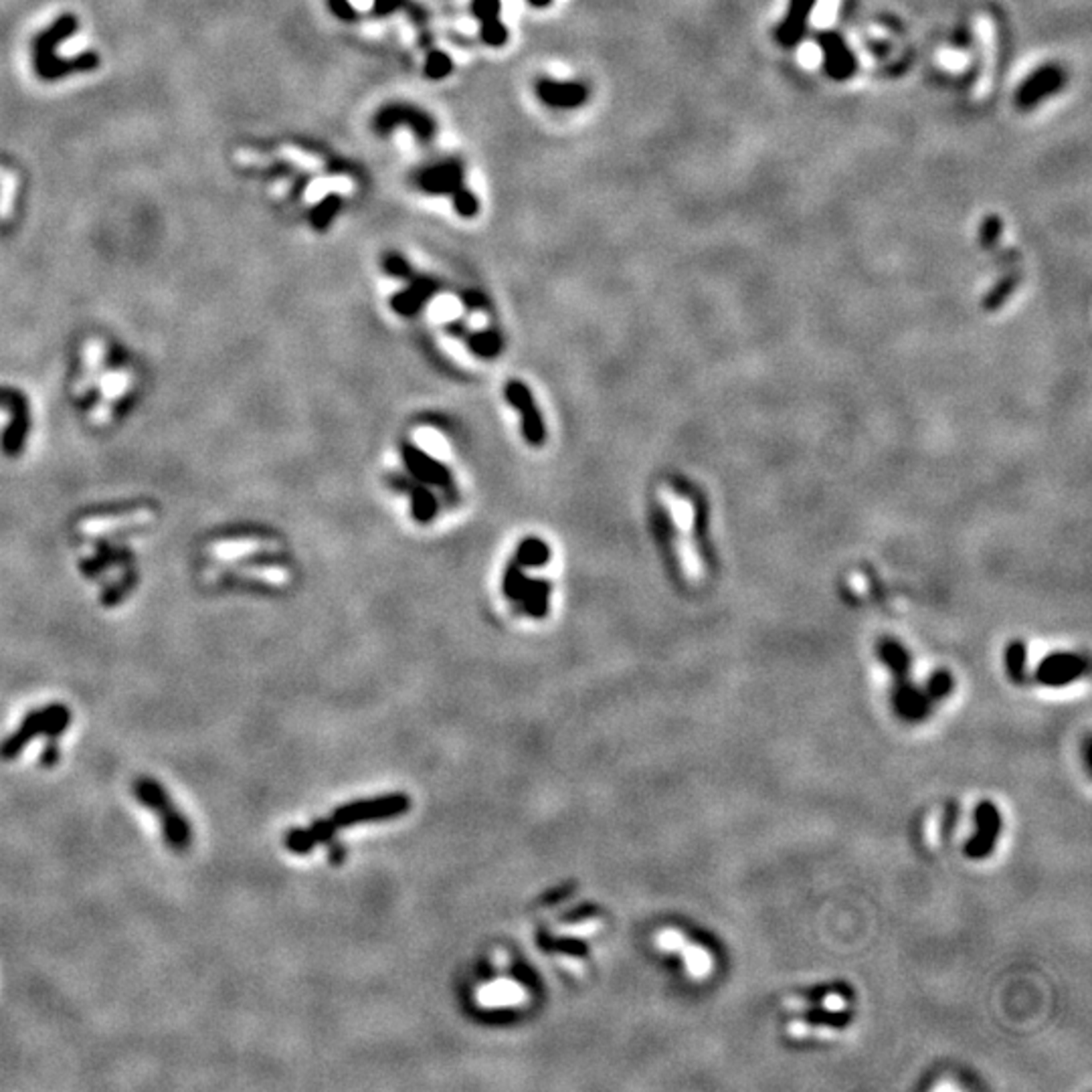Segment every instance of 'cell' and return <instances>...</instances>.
Masks as SVG:
<instances>
[{
    "instance_id": "f546056e",
    "label": "cell",
    "mask_w": 1092,
    "mask_h": 1092,
    "mask_svg": "<svg viewBox=\"0 0 1092 1092\" xmlns=\"http://www.w3.org/2000/svg\"><path fill=\"white\" fill-rule=\"evenodd\" d=\"M385 265H387L389 271L395 273V275H405V273H407V263H405V261L397 255L387 257V263H385Z\"/></svg>"
},
{
    "instance_id": "5bb4252c",
    "label": "cell",
    "mask_w": 1092,
    "mask_h": 1092,
    "mask_svg": "<svg viewBox=\"0 0 1092 1092\" xmlns=\"http://www.w3.org/2000/svg\"><path fill=\"white\" fill-rule=\"evenodd\" d=\"M508 399L522 411V417H524V433L530 439V443L538 446V443L544 439V427H542L540 423V417L536 415V409H534L532 399H530L528 389L522 387L520 382H510Z\"/></svg>"
},
{
    "instance_id": "6da1fadb",
    "label": "cell",
    "mask_w": 1092,
    "mask_h": 1092,
    "mask_svg": "<svg viewBox=\"0 0 1092 1092\" xmlns=\"http://www.w3.org/2000/svg\"><path fill=\"white\" fill-rule=\"evenodd\" d=\"M132 793L140 805L158 815L164 844L177 854L189 852L193 845V825L186 815L174 805L173 797L166 793L162 783L154 777H138L132 785Z\"/></svg>"
},
{
    "instance_id": "7c38bea8",
    "label": "cell",
    "mask_w": 1092,
    "mask_h": 1092,
    "mask_svg": "<svg viewBox=\"0 0 1092 1092\" xmlns=\"http://www.w3.org/2000/svg\"><path fill=\"white\" fill-rule=\"evenodd\" d=\"M1084 670H1086V662L1076 658V655L1054 654L1040 666L1037 678L1048 686H1062L1082 676Z\"/></svg>"
},
{
    "instance_id": "9a60e30c",
    "label": "cell",
    "mask_w": 1092,
    "mask_h": 1092,
    "mask_svg": "<svg viewBox=\"0 0 1092 1092\" xmlns=\"http://www.w3.org/2000/svg\"><path fill=\"white\" fill-rule=\"evenodd\" d=\"M100 67V57L96 53H81L73 59H59V57H53L49 63L45 65L43 69H39L37 75L45 81H55L61 79L65 75H71V73H84V71H92V69Z\"/></svg>"
},
{
    "instance_id": "ac0fdd59",
    "label": "cell",
    "mask_w": 1092,
    "mask_h": 1092,
    "mask_svg": "<svg viewBox=\"0 0 1092 1092\" xmlns=\"http://www.w3.org/2000/svg\"><path fill=\"white\" fill-rule=\"evenodd\" d=\"M454 69V63H451V57L443 51H433L429 53L427 61H425V75L429 79H443L447 77Z\"/></svg>"
},
{
    "instance_id": "277c9868",
    "label": "cell",
    "mask_w": 1092,
    "mask_h": 1092,
    "mask_svg": "<svg viewBox=\"0 0 1092 1092\" xmlns=\"http://www.w3.org/2000/svg\"><path fill=\"white\" fill-rule=\"evenodd\" d=\"M1066 71L1056 63L1040 65L1020 84L1016 92V105L1020 109H1033L1042 101L1050 100L1066 85Z\"/></svg>"
},
{
    "instance_id": "cb8c5ba5",
    "label": "cell",
    "mask_w": 1092,
    "mask_h": 1092,
    "mask_svg": "<svg viewBox=\"0 0 1092 1092\" xmlns=\"http://www.w3.org/2000/svg\"><path fill=\"white\" fill-rule=\"evenodd\" d=\"M328 9H330V13H332L334 17L346 22L357 21L358 17L357 9H354L350 0H328Z\"/></svg>"
},
{
    "instance_id": "603a6c76",
    "label": "cell",
    "mask_w": 1092,
    "mask_h": 1092,
    "mask_svg": "<svg viewBox=\"0 0 1092 1092\" xmlns=\"http://www.w3.org/2000/svg\"><path fill=\"white\" fill-rule=\"evenodd\" d=\"M951 688H953V680H951L949 674L947 672L935 674L933 680L928 682V698H931V700H939V698L947 696V694L951 692Z\"/></svg>"
},
{
    "instance_id": "5b68a950",
    "label": "cell",
    "mask_w": 1092,
    "mask_h": 1092,
    "mask_svg": "<svg viewBox=\"0 0 1092 1092\" xmlns=\"http://www.w3.org/2000/svg\"><path fill=\"white\" fill-rule=\"evenodd\" d=\"M409 809V799L405 795H387V797L370 799V801L350 803L340 807L332 815V821L340 825H354L362 821H374V819H387L393 815H399Z\"/></svg>"
},
{
    "instance_id": "7402d4cb",
    "label": "cell",
    "mask_w": 1092,
    "mask_h": 1092,
    "mask_svg": "<svg viewBox=\"0 0 1092 1092\" xmlns=\"http://www.w3.org/2000/svg\"><path fill=\"white\" fill-rule=\"evenodd\" d=\"M500 0H471V13L479 22L500 17Z\"/></svg>"
},
{
    "instance_id": "ffe728a7",
    "label": "cell",
    "mask_w": 1092,
    "mask_h": 1092,
    "mask_svg": "<svg viewBox=\"0 0 1092 1092\" xmlns=\"http://www.w3.org/2000/svg\"><path fill=\"white\" fill-rule=\"evenodd\" d=\"M454 206H455V210H458V214H462V217H466V218H471V217H475V214H478L479 201L475 198V194L471 193V190L463 189V186H462V189H458L454 193Z\"/></svg>"
},
{
    "instance_id": "d6986e66",
    "label": "cell",
    "mask_w": 1092,
    "mask_h": 1092,
    "mask_svg": "<svg viewBox=\"0 0 1092 1092\" xmlns=\"http://www.w3.org/2000/svg\"><path fill=\"white\" fill-rule=\"evenodd\" d=\"M479 37L486 45L490 47H502L506 41H508V29L504 26V22L498 18H490V21L482 22V29H479Z\"/></svg>"
},
{
    "instance_id": "44dd1931",
    "label": "cell",
    "mask_w": 1092,
    "mask_h": 1092,
    "mask_svg": "<svg viewBox=\"0 0 1092 1092\" xmlns=\"http://www.w3.org/2000/svg\"><path fill=\"white\" fill-rule=\"evenodd\" d=\"M1008 670L1013 680H1024L1025 670V647L1024 643H1012L1008 650Z\"/></svg>"
},
{
    "instance_id": "7a4b0ae2",
    "label": "cell",
    "mask_w": 1092,
    "mask_h": 1092,
    "mask_svg": "<svg viewBox=\"0 0 1092 1092\" xmlns=\"http://www.w3.org/2000/svg\"><path fill=\"white\" fill-rule=\"evenodd\" d=\"M71 724V710L65 704H49L31 710L21 720L17 731L0 744V759L14 760L35 739L57 740Z\"/></svg>"
},
{
    "instance_id": "4316f807",
    "label": "cell",
    "mask_w": 1092,
    "mask_h": 1092,
    "mask_svg": "<svg viewBox=\"0 0 1092 1092\" xmlns=\"http://www.w3.org/2000/svg\"><path fill=\"white\" fill-rule=\"evenodd\" d=\"M403 5L405 0H374V14H378V17H389V14L399 10Z\"/></svg>"
},
{
    "instance_id": "83f0119b",
    "label": "cell",
    "mask_w": 1092,
    "mask_h": 1092,
    "mask_svg": "<svg viewBox=\"0 0 1092 1092\" xmlns=\"http://www.w3.org/2000/svg\"><path fill=\"white\" fill-rule=\"evenodd\" d=\"M417 437H419L425 446L431 447L433 451H446V447H443V439L437 435V433L427 431V429H425V431H419V435H417Z\"/></svg>"
},
{
    "instance_id": "d4e9b609",
    "label": "cell",
    "mask_w": 1092,
    "mask_h": 1092,
    "mask_svg": "<svg viewBox=\"0 0 1092 1092\" xmlns=\"http://www.w3.org/2000/svg\"><path fill=\"white\" fill-rule=\"evenodd\" d=\"M1001 233V221L1000 217H988L985 223L981 225V241L983 245H992L1000 239Z\"/></svg>"
},
{
    "instance_id": "52a82bcc",
    "label": "cell",
    "mask_w": 1092,
    "mask_h": 1092,
    "mask_svg": "<svg viewBox=\"0 0 1092 1092\" xmlns=\"http://www.w3.org/2000/svg\"><path fill=\"white\" fill-rule=\"evenodd\" d=\"M975 824H977V832L967 841L965 854L969 858H985L992 854L997 836H1000V809L993 803L981 801L975 809Z\"/></svg>"
},
{
    "instance_id": "484cf974",
    "label": "cell",
    "mask_w": 1092,
    "mask_h": 1092,
    "mask_svg": "<svg viewBox=\"0 0 1092 1092\" xmlns=\"http://www.w3.org/2000/svg\"><path fill=\"white\" fill-rule=\"evenodd\" d=\"M59 759L61 752L59 747H57V740H47L45 748H43L41 756H39V763H41L45 769H53L55 764L59 763Z\"/></svg>"
},
{
    "instance_id": "30bf717a",
    "label": "cell",
    "mask_w": 1092,
    "mask_h": 1092,
    "mask_svg": "<svg viewBox=\"0 0 1092 1092\" xmlns=\"http://www.w3.org/2000/svg\"><path fill=\"white\" fill-rule=\"evenodd\" d=\"M815 5H817V0H789L787 14L777 26L779 45L785 49H793L795 45H799V41L805 37Z\"/></svg>"
},
{
    "instance_id": "4dcf8cb0",
    "label": "cell",
    "mask_w": 1092,
    "mask_h": 1092,
    "mask_svg": "<svg viewBox=\"0 0 1092 1092\" xmlns=\"http://www.w3.org/2000/svg\"><path fill=\"white\" fill-rule=\"evenodd\" d=\"M528 2H530V5H532V6H538V9H544V6L551 5L552 0H528Z\"/></svg>"
},
{
    "instance_id": "8fae6325",
    "label": "cell",
    "mask_w": 1092,
    "mask_h": 1092,
    "mask_svg": "<svg viewBox=\"0 0 1092 1092\" xmlns=\"http://www.w3.org/2000/svg\"><path fill=\"white\" fill-rule=\"evenodd\" d=\"M77 31V17L73 14H63L59 17L49 29H45L43 33H39L35 37L33 43V63L35 69H39L41 65H45L51 57H55V47L59 45L61 41H65L67 37H71L73 33Z\"/></svg>"
},
{
    "instance_id": "4fadbf2b",
    "label": "cell",
    "mask_w": 1092,
    "mask_h": 1092,
    "mask_svg": "<svg viewBox=\"0 0 1092 1092\" xmlns=\"http://www.w3.org/2000/svg\"><path fill=\"white\" fill-rule=\"evenodd\" d=\"M336 829L338 825L334 824L332 817L322 819V821H316V824H312L310 828L306 829H291L286 836V840H283V844H286V848L290 850V852L308 854L314 845L332 840Z\"/></svg>"
},
{
    "instance_id": "3957f363",
    "label": "cell",
    "mask_w": 1092,
    "mask_h": 1092,
    "mask_svg": "<svg viewBox=\"0 0 1092 1092\" xmlns=\"http://www.w3.org/2000/svg\"><path fill=\"white\" fill-rule=\"evenodd\" d=\"M374 132L377 134L387 136L391 134L395 128H409L413 130V134L421 140V142H431L433 136H435V120L423 112V109L415 108V105L409 104H391L387 108L378 109L377 116H374Z\"/></svg>"
},
{
    "instance_id": "ba28073f",
    "label": "cell",
    "mask_w": 1092,
    "mask_h": 1092,
    "mask_svg": "<svg viewBox=\"0 0 1092 1092\" xmlns=\"http://www.w3.org/2000/svg\"><path fill=\"white\" fill-rule=\"evenodd\" d=\"M536 97L548 108L555 109H575L587 101L589 92L583 84L577 81H555V79H538L534 85Z\"/></svg>"
},
{
    "instance_id": "8992f818",
    "label": "cell",
    "mask_w": 1092,
    "mask_h": 1092,
    "mask_svg": "<svg viewBox=\"0 0 1092 1092\" xmlns=\"http://www.w3.org/2000/svg\"><path fill=\"white\" fill-rule=\"evenodd\" d=\"M817 45L824 55L825 73L833 81H848L856 75L858 59L845 39L836 31H821L817 33Z\"/></svg>"
},
{
    "instance_id": "2e32d148",
    "label": "cell",
    "mask_w": 1092,
    "mask_h": 1092,
    "mask_svg": "<svg viewBox=\"0 0 1092 1092\" xmlns=\"http://www.w3.org/2000/svg\"><path fill=\"white\" fill-rule=\"evenodd\" d=\"M479 1000L487 1005H504V1004H516V1001L522 1000V992L518 985L510 981H496L490 983L487 988L482 989L479 993Z\"/></svg>"
},
{
    "instance_id": "9c48e42d",
    "label": "cell",
    "mask_w": 1092,
    "mask_h": 1092,
    "mask_svg": "<svg viewBox=\"0 0 1092 1092\" xmlns=\"http://www.w3.org/2000/svg\"><path fill=\"white\" fill-rule=\"evenodd\" d=\"M415 181L429 194H454L463 186V169L458 160H446L421 170Z\"/></svg>"
},
{
    "instance_id": "f1b7e54d",
    "label": "cell",
    "mask_w": 1092,
    "mask_h": 1092,
    "mask_svg": "<svg viewBox=\"0 0 1092 1092\" xmlns=\"http://www.w3.org/2000/svg\"><path fill=\"white\" fill-rule=\"evenodd\" d=\"M555 945H556V949L564 951V953H571V955H583L585 953L583 943L571 941V939H568V941H556Z\"/></svg>"
},
{
    "instance_id": "e0dca14e",
    "label": "cell",
    "mask_w": 1092,
    "mask_h": 1092,
    "mask_svg": "<svg viewBox=\"0 0 1092 1092\" xmlns=\"http://www.w3.org/2000/svg\"><path fill=\"white\" fill-rule=\"evenodd\" d=\"M342 206V198L338 194H328V197L322 198L320 205H316L310 213V223L312 227L316 229H326L328 225L332 223V218L336 217L338 210Z\"/></svg>"
}]
</instances>
